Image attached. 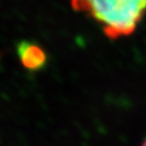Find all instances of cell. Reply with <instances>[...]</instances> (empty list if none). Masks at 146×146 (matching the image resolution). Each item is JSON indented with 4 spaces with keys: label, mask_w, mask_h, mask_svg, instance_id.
Returning <instances> with one entry per match:
<instances>
[{
    "label": "cell",
    "mask_w": 146,
    "mask_h": 146,
    "mask_svg": "<svg viewBox=\"0 0 146 146\" xmlns=\"http://www.w3.org/2000/svg\"><path fill=\"white\" fill-rule=\"evenodd\" d=\"M72 8L86 14L112 40L131 36L146 16V0H70Z\"/></svg>",
    "instance_id": "1"
},
{
    "label": "cell",
    "mask_w": 146,
    "mask_h": 146,
    "mask_svg": "<svg viewBox=\"0 0 146 146\" xmlns=\"http://www.w3.org/2000/svg\"><path fill=\"white\" fill-rule=\"evenodd\" d=\"M16 51L21 64L29 71H40L47 63V55L45 51L33 42H19L16 46Z\"/></svg>",
    "instance_id": "2"
},
{
    "label": "cell",
    "mask_w": 146,
    "mask_h": 146,
    "mask_svg": "<svg viewBox=\"0 0 146 146\" xmlns=\"http://www.w3.org/2000/svg\"><path fill=\"white\" fill-rule=\"evenodd\" d=\"M141 146H146V139L144 140V142L142 143V145H141Z\"/></svg>",
    "instance_id": "3"
}]
</instances>
